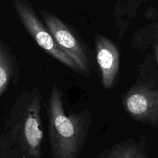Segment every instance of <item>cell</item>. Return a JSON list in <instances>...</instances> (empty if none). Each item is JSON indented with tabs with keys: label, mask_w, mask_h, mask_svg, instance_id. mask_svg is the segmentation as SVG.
<instances>
[{
	"label": "cell",
	"mask_w": 158,
	"mask_h": 158,
	"mask_svg": "<svg viewBox=\"0 0 158 158\" xmlns=\"http://www.w3.org/2000/svg\"><path fill=\"white\" fill-rule=\"evenodd\" d=\"M46 111L52 158H78L89 131V111L66 115L62 92L56 83L52 86Z\"/></svg>",
	"instance_id": "7a4b0ae2"
},
{
	"label": "cell",
	"mask_w": 158,
	"mask_h": 158,
	"mask_svg": "<svg viewBox=\"0 0 158 158\" xmlns=\"http://www.w3.org/2000/svg\"><path fill=\"white\" fill-rule=\"evenodd\" d=\"M114 3V14L117 19L123 20L124 16H134L138 8L146 0H111Z\"/></svg>",
	"instance_id": "9c48e42d"
},
{
	"label": "cell",
	"mask_w": 158,
	"mask_h": 158,
	"mask_svg": "<svg viewBox=\"0 0 158 158\" xmlns=\"http://www.w3.org/2000/svg\"><path fill=\"white\" fill-rule=\"evenodd\" d=\"M123 106L132 118L156 127L158 124V90L145 86L130 89L123 97Z\"/></svg>",
	"instance_id": "5b68a950"
},
{
	"label": "cell",
	"mask_w": 158,
	"mask_h": 158,
	"mask_svg": "<svg viewBox=\"0 0 158 158\" xmlns=\"http://www.w3.org/2000/svg\"><path fill=\"white\" fill-rule=\"evenodd\" d=\"M16 62L10 48L0 40V98L15 79Z\"/></svg>",
	"instance_id": "52a82bcc"
},
{
	"label": "cell",
	"mask_w": 158,
	"mask_h": 158,
	"mask_svg": "<svg viewBox=\"0 0 158 158\" xmlns=\"http://www.w3.org/2000/svg\"><path fill=\"white\" fill-rule=\"evenodd\" d=\"M13 7L26 31L43 50L67 67L80 72L77 64L59 47L48 28L39 19L29 0H13Z\"/></svg>",
	"instance_id": "3957f363"
},
{
	"label": "cell",
	"mask_w": 158,
	"mask_h": 158,
	"mask_svg": "<svg viewBox=\"0 0 158 158\" xmlns=\"http://www.w3.org/2000/svg\"><path fill=\"white\" fill-rule=\"evenodd\" d=\"M103 158H148V156L140 145L128 140L114 146Z\"/></svg>",
	"instance_id": "ba28073f"
},
{
	"label": "cell",
	"mask_w": 158,
	"mask_h": 158,
	"mask_svg": "<svg viewBox=\"0 0 158 158\" xmlns=\"http://www.w3.org/2000/svg\"><path fill=\"white\" fill-rule=\"evenodd\" d=\"M95 43L96 56L101 72L102 83L105 88L110 89L118 75L120 53L114 43L103 35H97Z\"/></svg>",
	"instance_id": "8992f818"
},
{
	"label": "cell",
	"mask_w": 158,
	"mask_h": 158,
	"mask_svg": "<svg viewBox=\"0 0 158 158\" xmlns=\"http://www.w3.org/2000/svg\"><path fill=\"white\" fill-rule=\"evenodd\" d=\"M23 156L15 150H7L0 148V158H22Z\"/></svg>",
	"instance_id": "30bf717a"
},
{
	"label": "cell",
	"mask_w": 158,
	"mask_h": 158,
	"mask_svg": "<svg viewBox=\"0 0 158 158\" xmlns=\"http://www.w3.org/2000/svg\"><path fill=\"white\" fill-rule=\"evenodd\" d=\"M42 96L37 86L22 93L9 112L0 136V148L15 150L26 158H40L43 143Z\"/></svg>",
	"instance_id": "6da1fadb"
},
{
	"label": "cell",
	"mask_w": 158,
	"mask_h": 158,
	"mask_svg": "<svg viewBox=\"0 0 158 158\" xmlns=\"http://www.w3.org/2000/svg\"><path fill=\"white\" fill-rule=\"evenodd\" d=\"M45 25L59 47L77 64L80 72H89V60L81 43L72 30L58 16L46 9L40 10Z\"/></svg>",
	"instance_id": "277c9868"
},
{
	"label": "cell",
	"mask_w": 158,
	"mask_h": 158,
	"mask_svg": "<svg viewBox=\"0 0 158 158\" xmlns=\"http://www.w3.org/2000/svg\"><path fill=\"white\" fill-rule=\"evenodd\" d=\"M154 52H155V56L156 59H157V62L158 64V43L154 46Z\"/></svg>",
	"instance_id": "8fae6325"
}]
</instances>
